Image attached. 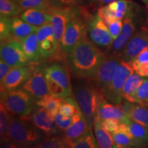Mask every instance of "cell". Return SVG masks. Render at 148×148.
<instances>
[{
	"label": "cell",
	"instance_id": "cell-22",
	"mask_svg": "<svg viewBox=\"0 0 148 148\" xmlns=\"http://www.w3.org/2000/svg\"><path fill=\"white\" fill-rule=\"evenodd\" d=\"M97 116L101 120L106 119H117L123 123H125L129 118L117 105L111 103L106 98L103 99L99 105Z\"/></svg>",
	"mask_w": 148,
	"mask_h": 148
},
{
	"label": "cell",
	"instance_id": "cell-35",
	"mask_svg": "<svg viewBox=\"0 0 148 148\" xmlns=\"http://www.w3.org/2000/svg\"><path fill=\"white\" fill-rule=\"evenodd\" d=\"M92 134L91 130L83 135L82 137L78 138L71 145L73 148H95L98 147L97 142Z\"/></svg>",
	"mask_w": 148,
	"mask_h": 148
},
{
	"label": "cell",
	"instance_id": "cell-28",
	"mask_svg": "<svg viewBox=\"0 0 148 148\" xmlns=\"http://www.w3.org/2000/svg\"><path fill=\"white\" fill-rule=\"evenodd\" d=\"M129 62L133 71L141 76L148 77V48Z\"/></svg>",
	"mask_w": 148,
	"mask_h": 148
},
{
	"label": "cell",
	"instance_id": "cell-29",
	"mask_svg": "<svg viewBox=\"0 0 148 148\" xmlns=\"http://www.w3.org/2000/svg\"><path fill=\"white\" fill-rule=\"evenodd\" d=\"M62 101L63 99L62 98L55 97L51 94H48L37 101L36 105L45 108L54 116L60 110V107L62 104Z\"/></svg>",
	"mask_w": 148,
	"mask_h": 148
},
{
	"label": "cell",
	"instance_id": "cell-49",
	"mask_svg": "<svg viewBox=\"0 0 148 148\" xmlns=\"http://www.w3.org/2000/svg\"><path fill=\"white\" fill-rule=\"evenodd\" d=\"M92 1H94V0H92Z\"/></svg>",
	"mask_w": 148,
	"mask_h": 148
},
{
	"label": "cell",
	"instance_id": "cell-45",
	"mask_svg": "<svg viewBox=\"0 0 148 148\" xmlns=\"http://www.w3.org/2000/svg\"><path fill=\"white\" fill-rule=\"evenodd\" d=\"M141 1H143V3H145L146 5H147V3H148V0H141Z\"/></svg>",
	"mask_w": 148,
	"mask_h": 148
},
{
	"label": "cell",
	"instance_id": "cell-32",
	"mask_svg": "<svg viewBox=\"0 0 148 148\" xmlns=\"http://www.w3.org/2000/svg\"><path fill=\"white\" fill-rule=\"evenodd\" d=\"M127 117L144 126H148V109L145 106L135 103Z\"/></svg>",
	"mask_w": 148,
	"mask_h": 148
},
{
	"label": "cell",
	"instance_id": "cell-19",
	"mask_svg": "<svg viewBox=\"0 0 148 148\" xmlns=\"http://www.w3.org/2000/svg\"><path fill=\"white\" fill-rule=\"evenodd\" d=\"M134 14H129L123 19V28L119 36L114 40L110 50L112 52L119 53L134 34L136 25L133 20Z\"/></svg>",
	"mask_w": 148,
	"mask_h": 148
},
{
	"label": "cell",
	"instance_id": "cell-37",
	"mask_svg": "<svg viewBox=\"0 0 148 148\" xmlns=\"http://www.w3.org/2000/svg\"><path fill=\"white\" fill-rule=\"evenodd\" d=\"M11 18L6 16H0V39L1 43L12 38L10 32Z\"/></svg>",
	"mask_w": 148,
	"mask_h": 148
},
{
	"label": "cell",
	"instance_id": "cell-42",
	"mask_svg": "<svg viewBox=\"0 0 148 148\" xmlns=\"http://www.w3.org/2000/svg\"><path fill=\"white\" fill-rule=\"evenodd\" d=\"M101 125L106 130H108L110 133H113L116 132L119 129V125L121 122L117 119H101Z\"/></svg>",
	"mask_w": 148,
	"mask_h": 148
},
{
	"label": "cell",
	"instance_id": "cell-18",
	"mask_svg": "<svg viewBox=\"0 0 148 148\" xmlns=\"http://www.w3.org/2000/svg\"><path fill=\"white\" fill-rule=\"evenodd\" d=\"M72 119L73 123L64 131V136L71 144V147L73 142L82 137L83 135L91 130L88 126V122L82 111L74 114L72 116Z\"/></svg>",
	"mask_w": 148,
	"mask_h": 148
},
{
	"label": "cell",
	"instance_id": "cell-21",
	"mask_svg": "<svg viewBox=\"0 0 148 148\" xmlns=\"http://www.w3.org/2000/svg\"><path fill=\"white\" fill-rule=\"evenodd\" d=\"M22 19L37 27L50 23V14L47 8H29L23 10L19 15Z\"/></svg>",
	"mask_w": 148,
	"mask_h": 148
},
{
	"label": "cell",
	"instance_id": "cell-11",
	"mask_svg": "<svg viewBox=\"0 0 148 148\" xmlns=\"http://www.w3.org/2000/svg\"><path fill=\"white\" fill-rule=\"evenodd\" d=\"M0 54L1 60L12 68L31 64V61L25 55L22 45L13 38L1 43Z\"/></svg>",
	"mask_w": 148,
	"mask_h": 148
},
{
	"label": "cell",
	"instance_id": "cell-34",
	"mask_svg": "<svg viewBox=\"0 0 148 148\" xmlns=\"http://www.w3.org/2000/svg\"><path fill=\"white\" fill-rule=\"evenodd\" d=\"M79 111H81V110L76 99H74L72 97H69L63 99L59 112L64 115L71 117Z\"/></svg>",
	"mask_w": 148,
	"mask_h": 148
},
{
	"label": "cell",
	"instance_id": "cell-6",
	"mask_svg": "<svg viewBox=\"0 0 148 148\" xmlns=\"http://www.w3.org/2000/svg\"><path fill=\"white\" fill-rule=\"evenodd\" d=\"M90 18L86 19L79 9L67 23L60 45L61 51L66 56L72 52L75 45L88 35L87 26Z\"/></svg>",
	"mask_w": 148,
	"mask_h": 148
},
{
	"label": "cell",
	"instance_id": "cell-9",
	"mask_svg": "<svg viewBox=\"0 0 148 148\" xmlns=\"http://www.w3.org/2000/svg\"><path fill=\"white\" fill-rule=\"evenodd\" d=\"M47 10L50 14V23L52 25L56 40L60 47L61 40L65 32L66 25L71 18L77 13L79 8L75 5L60 8L47 7Z\"/></svg>",
	"mask_w": 148,
	"mask_h": 148
},
{
	"label": "cell",
	"instance_id": "cell-12",
	"mask_svg": "<svg viewBox=\"0 0 148 148\" xmlns=\"http://www.w3.org/2000/svg\"><path fill=\"white\" fill-rule=\"evenodd\" d=\"M148 48V27H142L131 37L119 52L121 60L130 62L140 53Z\"/></svg>",
	"mask_w": 148,
	"mask_h": 148
},
{
	"label": "cell",
	"instance_id": "cell-20",
	"mask_svg": "<svg viewBox=\"0 0 148 148\" xmlns=\"http://www.w3.org/2000/svg\"><path fill=\"white\" fill-rule=\"evenodd\" d=\"M37 29L38 27L24 21L20 16H16L11 18V36L21 45L27 36L36 32Z\"/></svg>",
	"mask_w": 148,
	"mask_h": 148
},
{
	"label": "cell",
	"instance_id": "cell-3",
	"mask_svg": "<svg viewBox=\"0 0 148 148\" xmlns=\"http://www.w3.org/2000/svg\"><path fill=\"white\" fill-rule=\"evenodd\" d=\"M74 95L90 129L98 115V110L105 97L88 79L77 83L74 87Z\"/></svg>",
	"mask_w": 148,
	"mask_h": 148
},
{
	"label": "cell",
	"instance_id": "cell-30",
	"mask_svg": "<svg viewBox=\"0 0 148 148\" xmlns=\"http://www.w3.org/2000/svg\"><path fill=\"white\" fill-rule=\"evenodd\" d=\"M36 148H66L71 147V144L64 136H58L56 135L48 136L37 144Z\"/></svg>",
	"mask_w": 148,
	"mask_h": 148
},
{
	"label": "cell",
	"instance_id": "cell-8",
	"mask_svg": "<svg viewBox=\"0 0 148 148\" xmlns=\"http://www.w3.org/2000/svg\"><path fill=\"white\" fill-rule=\"evenodd\" d=\"M133 71L130 62L121 60L116 68L110 86L103 94L105 98L114 104H118L121 102L123 99L122 93L125 82Z\"/></svg>",
	"mask_w": 148,
	"mask_h": 148
},
{
	"label": "cell",
	"instance_id": "cell-24",
	"mask_svg": "<svg viewBox=\"0 0 148 148\" xmlns=\"http://www.w3.org/2000/svg\"><path fill=\"white\" fill-rule=\"evenodd\" d=\"M125 124L128 128L134 138L136 147H144L148 145V130L147 127L133 121L130 118Z\"/></svg>",
	"mask_w": 148,
	"mask_h": 148
},
{
	"label": "cell",
	"instance_id": "cell-26",
	"mask_svg": "<svg viewBox=\"0 0 148 148\" xmlns=\"http://www.w3.org/2000/svg\"><path fill=\"white\" fill-rule=\"evenodd\" d=\"M144 77L133 71L132 73L127 77L123 88V99H127L131 102H134V97L138 87L143 82Z\"/></svg>",
	"mask_w": 148,
	"mask_h": 148
},
{
	"label": "cell",
	"instance_id": "cell-25",
	"mask_svg": "<svg viewBox=\"0 0 148 148\" xmlns=\"http://www.w3.org/2000/svg\"><path fill=\"white\" fill-rule=\"evenodd\" d=\"M92 127L95 132L98 147L100 148H110L114 147V141L112 134L103 127L101 123V119L98 116L95 119Z\"/></svg>",
	"mask_w": 148,
	"mask_h": 148
},
{
	"label": "cell",
	"instance_id": "cell-48",
	"mask_svg": "<svg viewBox=\"0 0 148 148\" xmlns=\"http://www.w3.org/2000/svg\"><path fill=\"white\" fill-rule=\"evenodd\" d=\"M147 130H148V126H147Z\"/></svg>",
	"mask_w": 148,
	"mask_h": 148
},
{
	"label": "cell",
	"instance_id": "cell-23",
	"mask_svg": "<svg viewBox=\"0 0 148 148\" xmlns=\"http://www.w3.org/2000/svg\"><path fill=\"white\" fill-rule=\"evenodd\" d=\"M111 134L114 141L113 147H136L132 135L125 123H121L119 129Z\"/></svg>",
	"mask_w": 148,
	"mask_h": 148
},
{
	"label": "cell",
	"instance_id": "cell-41",
	"mask_svg": "<svg viewBox=\"0 0 148 148\" xmlns=\"http://www.w3.org/2000/svg\"><path fill=\"white\" fill-rule=\"evenodd\" d=\"M79 0H47V6L53 8L73 6Z\"/></svg>",
	"mask_w": 148,
	"mask_h": 148
},
{
	"label": "cell",
	"instance_id": "cell-4",
	"mask_svg": "<svg viewBox=\"0 0 148 148\" xmlns=\"http://www.w3.org/2000/svg\"><path fill=\"white\" fill-rule=\"evenodd\" d=\"M1 102L12 114L27 116L36 107L37 100L20 87L9 91L1 90Z\"/></svg>",
	"mask_w": 148,
	"mask_h": 148
},
{
	"label": "cell",
	"instance_id": "cell-40",
	"mask_svg": "<svg viewBox=\"0 0 148 148\" xmlns=\"http://www.w3.org/2000/svg\"><path fill=\"white\" fill-rule=\"evenodd\" d=\"M54 119L57 127H58L60 130L62 131H65L73 123L72 116L71 117V116H65L61 113L60 112H58L54 116Z\"/></svg>",
	"mask_w": 148,
	"mask_h": 148
},
{
	"label": "cell",
	"instance_id": "cell-43",
	"mask_svg": "<svg viewBox=\"0 0 148 148\" xmlns=\"http://www.w3.org/2000/svg\"><path fill=\"white\" fill-rule=\"evenodd\" d=\"M11 69L12 67L10 66H9L6 62L1 59L0 60V82L3 81V79L5 78Z\"/></svg>",
	"mask_w": 148,
	"mask_h": 148
},
{
	"label": "cell",
	"instance_id": "cell-2",
	"mask_svg": "<svg viewBox=\"0 0 148 148\" xmlns=\"http://www.w3.org/2000/svg\"><path fill=\"white\" fill-rule=\"evenodd\" d=\"M45 138V135L27 116L12 114L9 121L6 143L12 142L19 147H34Z\"/></svg>",
	"mask_w": 148,
	"mask_h": 148
},
{
	"label": "cell",
	"instance_id": "cell-5",
	"mask_svg": "<svg viewBox=\"0 0 148 148\" xmlns=\"http://www.w3.org/2000/svg\"><path fill=\"white\" fill-rule=\"evenodd\" d=\"M49 93L62 98L72 97L73 90L68 69L59 64H53L44 69Z\"/></svg>",
	"mask_w": 148,
	"mask_h": 148
},
{
	"label": "cell",
	"instance_id": "cell-31",
	"mask_svg": "<svg viewBox=\"0 0 148 148\" xmlns=\"http://www.w3.org/2000/svg\"><path fill=\"white\" fill-rule=\"evenodd\" d=\"M23 10L13 0H0V16L12 18L20 15Z\"/></svg>",
	"mask_w": 148,
	"mask_h": 148
},
{
	"label": "cell",
	"instance_id": "cell-47",
	"mask_svg": "<svg viewBox=\"0 0 148 148\" xmlns=\"http://www.w3.org/2000/svg\"><path fill=\"white\" fill-rule=\"evenodd\" d=\"M147 5V8H148V3H147V5Z\"/></svg>",
	"mask_w": 148,
	"mask_h": 148
},
{
	"label": "cell",
	"instance_id": "cell-13",
	"mask_svg": "<svg viewBox=\"0 0 148 148\" xmlns=\"http://www.w3.org/2000/svg\"><path fill=\"white\" fill-rule=\"evenodd\" d=\"M21 88L28 92L37 101L49 93L45 71L40 67H35L28 79Z\"/></svg>",
	"mask_w": 148,
	"mask_h": 148
},
{
	"label": "cell",
	"instance_id": "cell-1",
	"mask_svg": "<svg viewBox=\"0 0 148 148\" xmlns=\"http://www.w3.org/2000/svg\"><path fill=\"white\" fill-rule=\"evenodd\" d=\"M67 57L73 76L88 79L93 77L106 58V55L90 40L88 35L75 45Z\"/></svg>",
	"mask_w": 148,
	"mask_h": 148
},
{
	"label": "cell",
	"instance_id": "cell-27",
	"mask_svg": "<svg viewBox=\"0 0 148 148\" xmlns=\"http://www.w3.org/2000/svg\"><path fill=\"white\" fill-rule=\"evenodd\" d=\"M24 52L31 62H36L40 58L36 31L33 32L24 40L21 44Z\"/></svg>",
	"mask_w": 148,
	"mask_h": 148
},
{
	"label": "cell",
	"instance_id": "cell-38",
	"mask_svg": "<svg viewBox=\"0 0 148 148\" xmlns=\"http://www.w3.org/2000/svg\"><path fill=\"white\" fill-rule=\"evenodd\" d=\"M108 27L111 36L115 40L119 36L123 28V20L118 18H111L104 22Z\"/></svg>",
	"mask_w": 148,
	"mask_h": 148
},
{
	"label": "cell",
	"instance_id": "cell-15",
	"mask_svg": "<svg viewBox=\"0 0 148 148\" xmlns=\"http://www.w3.org/2000/svg\"><path fill=\"white\" fill-rule=\"evenodd\" d=\"M29 117L34 125L47 136L56 135L59 128L56 124L54 116L45 108L36 105Z\"/></svg>",
	"mask_w": 148,
	"mask_h": 148
},
{
	"label": "cell",
	"instance_id": "cell-36",
	"mask_svg": "<svg viewBox=\"0 0 148 148\" xmlns=\"http://www.w3.org/2000/svg\"><path fill=\"white\" fill-rule=\"evenodd\" d=\"M134 103L148 107V78H144L134 97Z\"/></svg>",
	"mask_w": 148,
	"mask_h": 148
},
{
	"label": "cell",
	"instance_id": "cell-7",
	"mask_svg": "<svg viewBox=\"0 0 148 148\" xmlns=\"http://www.w3.org/2000/svg\"><path fill=\"white\" fill-rule=\"evenodd\" d=\"M121 58L119 53L111 52L102 64L99 66L93 77L90 79L100 91L104 92L108 89L115 74L116 68Z\"/></svg>",
	"mask_w": 148,
	"mask_h": 148
},
{
	"label": "cell",
	"instance_id": "cell-10",
	"mask_svg": "<svg viewBox=\"0 0 148 148\" xmlns=\"http://www.w3.org/2000/svg\"><path fill=\"white\" fill-rule=\"evenodd\" d=\"M87 34L90 40L96 45L107 48L109 50L111 49L114 40L108 26L97 12L90 16L88 22Z\"/></svg>",
	"mask_w": 148,
	"mask_h": 148
},
{
	"label": "cell",
	"instance_id": "cell-17",
	"mask_svg": "<svg viewBox=\"0 0 148 148\" xmlns=\"http://www.w3.org/2000/svg\"><path fill=\"white\" fill-rule=\"evenodd\" d=\"M34 68L31 64L12 68L1 82V90L9 91L20 88L29 78Z\"/></svg>",
	"mask_w": 148,
	"mask_h": 148
},
{
	"label": "cell",
	"instance_id": "cell-16",
	"mask_svg": "<svg viewBox=\"0 0 148 148\" xmlns=\"http://www.w3.org/2000/svg\"><path fill=\"white\" fill-rule=\"evenodd\" d=\"M132 13V2L129 0H116L102 5L97 10V14L104 22L110 18L123 20L127 14Z\"/></svg>",
	"mask_w": 148,
	"mask_h": 148
},
{
	"label": "cell",
	"instance_id": "cell-14",
	"mask_svg": "<svg viewBox=\"0 0 148 148\" xmlns=\"http://www.w3.org/2000/svg\"><path fill=\"white\" fill-rule=\"evenodd\" d=\"M36 34L40 58H49L57 53L60 47L56 40L51 23L38 27Z\"/></svg>",
	"mask_w": 148,
	"mask_h": 148
},
{
	"label": "cell",
	"instance_id": "cell-33",
	"mask_svg": "<svg viewBox=\"0 0 148 148\" xmlns=\"http://www.w3.org/2000/svg\"><path fill=\"white\" fill-rule=\"evenodd\" d=\"M12 113L9 112L3 103L0 104V137L1 143H6L7 131Z\"/></svg>",
	"mask_w": 148,
	"mask_h": 148
},
{
	"label": "cell",
	"instance_id": "cell-39",
	"mask_svg": "<svg viewBox=\"0 0 148 148\" xmlns=\"http://www.w3.org/2000/svg\"><path fill=\"white\" fill-rule=\"evenodd\" d=\"M24 10L29 8H47V0H13Z\"/></svg>",
	"mask_w": 148,
	"mask_h": 148
},
{
	"label": "cell",
	"instance_id": "cell-44",
	"mask_svg": "<svg viewBox=\"0 0 148 148\" xmlns=\"http://www.w3.org/2000/svg\"><path fill=\"white\" fill-rule=\"evenodd\" d=\"M114 1H116V0H98V3L100 6H102Z\"/></svg>",
	"mask_w": 148,
	"mask_h": 148
},
{
	"label": "cell",
	"instance_id": "cell-46",
	"mask_svg": "<svg viewBox=\"0 0 148 148\" xmlns=\"http://www.w3.org/2000/svg\"><path fill=\"white\" fill-rule=\"evenodd\" d=\"M147 27H148V12H147Z\"/></svg>",
	"mask_w": 148,
	"mask_h": 148
}]
</instances>
